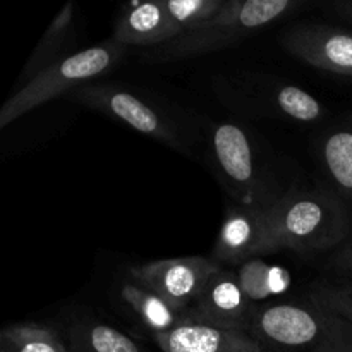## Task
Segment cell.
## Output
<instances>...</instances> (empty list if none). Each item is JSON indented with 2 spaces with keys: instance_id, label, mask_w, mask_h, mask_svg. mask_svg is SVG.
<instances>
[{
  "instance_id": "obj_1",
  "label": "cell",
  "mask_w": 352,
  "mask_h": 352,
  "mask_svg": "<svg viewBox=\"0 0 352 352\" xmlns=\"http://www.w3.org/2000/svg\"><path fill=\"white\" fill-rule=\"evenodd\" d=\"M351 234L349 208L332 189H291L267 210V254L333 253Z\"/></svg>"
},
{
  "instance_id": "obj_2",
  "label": "cell",
  "mask_w": 352,
  "mask_h": 352,
  "mask_svg": "<svg viewBox=\"0 0 352 352\" xmlns=\"http://www.w3.org/2000/svg\"><path fill=\"white\" fill-rule=\"evenodd\" d=\"M251 336L265 352H352V325L308 298L260 306Z\"/></svg>"
},
{
  "instance_id": "obj_3",
  "label": "cell",
  "mask_w": 352,
  "mask_h": 352,
  "mask_svg": "<svg viewBox=\"0 0 352 352\" xmlns=\"http://www.w3.org/2000/svg\"><path fill=\"white\" fill-rule=\"evenodd\" d=\"M301 7H305V2L298 0H227L208 21L170 43L151 48L143 58L148 62H175L199 57L241 43L256 31Z\"/></svg>"
},
{
  "instance_id": "obj_4",
  "label": "cell",
  "mask_w": 352,
  "mask_h": 352,
  "mask_svg": "<svg viewBox=\"0 0 352 352\" xmlns=\"http://www.w3.org/2000/svg\"><path fill=\"white\" fill-rule=\"evenodd\" d=\"M126 52V45L110 38L95 47L64 55L9 96L0 110V129H6L24 113L50 100L71 95L81 86L95 82L100 76L112 71L122 60Z\"/></svg>"
},
{
  "instance_id": "obj_5",
  "label": "cell",
  "mask_w": 352,
  "mask_h": 352,
  "mask_svg": "<svg viewBox=\"0 0 352 352\" xmlns=\"http://www.w3.org/2000/svg\"><path fill=\"white\" fill-rule=\"evenodd\" d=\"M212 155L236 205L267 210L284 195L272 188L270 179L258 162L251 136L239 124L222 122L213 127Z\"/></svg>"
},
{
  "instance_id": "obj_6",
  "label": "cell",
  "mask_w": 352,
  "mask_h": 352,
  "mask_svg": "<svg viewBox=\"0 0 352 352\" xmlns=\"http://www.w3.org/2000/svg\"><path fill=\"white\" fill-rule=\"evenodd\" d=\"M71 100L113 117L131 129L160 141L172 150L181 153H186L188 150L177 124L167 113L124 86L112 82H89L72 91Z\"/></svg>"
},
{
  "instance_id": "obj_7",
  "label": "cell",
  "mask_w": 352,
  "mask_h": 352,
  "mask_svg": "<svg viewBox=\"0 0 352 352\" xmlns=\"http://www.w3.org/2000/svg\"><path fill=\"white\" fill-rule=\"evenodd\" d=\"M220 268L223 267L215 263L212 258L181 256L131 267L129 275L131 280L157 294L172 309L184 316L206 282Z\"/></svg>"
},
{
  "instance_id": "obj_8",
  "label": "cell",
  "mask_w": 352,
  "mask_h": 352,
  "mask_svg": "<svg viewBox=\"0 0 352 352\" xmlns=\"http://www.w3.org/2000/svg\"><path fill=\"white\" fill-rule=\"evenodd\" d=\"M258 309L260 305L244 294L237 272L220 268L184 313V320L250 333Z\"/></svg>"
},
{
  "instance_id": "obj_9",
  "label": "cell",
  "mask_w": 352,
  "mask_h": 352,
  "mask_svg": "<svg viewBox=\"0 0 352 352\" xmlns=\"http://www.w3.org/2000/svg\"><path fill=\"white\" fill-rule=\"evenodd\" d=\"M280 41L299 60L325 72L352 78V30L301 23L285 30Z\"/></svg>"
},
{
  "instance_id": "obj_10",
  "label": "cell",
  "mask_w": 352,
  "mask_h": 352,
  "mask_svg": "<svg viewBox=\"0 0 352 352\" xmlns=\"http://www.w3.org/2000/svg\"><path fill=\"white\" fill-rule=\"evenodd\" d=\"M267 210L229 206L213 246L212 260L220 267L239 268L251 258L267 254Z\"/></svg>"
},
{
  "instance_id": "obj_11",
  "label": "cell",
  "mask_w": 352,
  "mask_h": 352,
  "mask_svg": "<svg viewBox=\"0 0 352 352\" xmlns=\"http://www.w3.org/2000/svg\"><path fill=\"white\" fill-rule=\"evenodd\" d=\"M184 34L165 7V0L133 2L120 12L113 28V40L131 47L158 48Z\"/></svg>"
},
{
  "instance_id": "obj_12",
  "label": "cell",
  "mask_w": 352,
  "mask_h": 352,
  "mask_svg": "<svg viewBox=\"0 0 352 352\" xmlns=\"http://www.w3.org/2000/svg\"><path fill=\"white\" fill-rule=\"evenodd\" d=\"M155 342L162 352H265L251 333L182 320Z\"/></svg>"
},
{
  "instance_id": "obj_13",
  "label": "cell",
  "mask_w": 352,
  "mask_h": 352,
  "mask_svg": "<svg viewBox=\"0 0 352 352\" xmlns=\"http://www.w3.org/2000/svg\"><path fill=\"white\" fill-rule=\"evenodd\" d=\"M318 155L332 191L352 201V122L327 131L320 141Z\"/></svg>"
},
{
  "instance_id": "obj_14",
  "label": "cell",
  "mask_w": 352,
  "mask_h": 352,
  "mask_svg": "<svg viewBox=\"0 0 352 352\" xmlns=\"http://www.w3.org/2000/svg\"><path fill=\"white\" fill-rule=\"evenodd\" d=\"M71 352H146L116 327L96 320H79L67 330Z\"/></svg>"
},
{
  "instance_id": "obj_15",
  "label": "cell",
  "mask_w": 352,
  "mask_h": 352,
  "mask_svg": "<svg viewBox=\"0 0 352 352\" xmlns=\"http://www.w3.org/2000/svg\"><path fill=\"white\" fill-rule=\"evenodd\" d=\"M120 296L124 302L133 309L134 315L143 322L153 339L168 333L184 320V316L172 309L164 299L133 280L122 284Z\"/></svg>"
},
{
  "instance_id": "obj_16",
  "label": "cell",
  "mask_w": 352,
  "mask_h": 352,
  "mask_svg": "<svg viewBox=\"0 0 352 352\" xmlns=\"http://www.w3.org/2000/svg\"><path fill=\"white\" fill-rule=\"evenodd\" d=\"M72 40H74V3L69 2L54 17L50 26L41 36L38 47L34 48L31 58L28 60L23 72L26 81L33 79L38 72L62 58V52L71 47Z\"/></svg>"
},
{
  "instance_id": "obj_17",
  "label": "cell",
  "mask_w": 352,
  "mask_h": 352,
  "mask_svg": "<svg viewBox=\"0 0 352 352\" xmlns=\"http://www.w3.org/2000/svg\"><path fill=\"white\" fill-rule=\"evenodd\" d=\"M237 278L244 294L256 305L287 292L292 282L291 272L267 263L261 258H251L241 265Z\"/></svg>"
},
{
  "instance_id": "obj_18",
  "label": "cell",
  "mask_w": 352,
  "mask_h": 352,
  "mask_svg": "<svg viewBox=\"0 0 352 352\" xmlns=\"http://www.w3.org/2000/svg\"><path fill=\"white\" fill-rule=\"evenodd\" d=\"M0 352H71L52 327L23 322L0 332Z\"/></svg>"
},
{
  "instance_id": "obj_19",
  "label": "cell",
  "mask_w": 352,
  "mask_h": 352,
  "mask_svg": "<svg viewBox=\"0 0 352 352\" xmlns=\"http://www.w3.org/2000/svg\"><path fill=\"white\" fill-rule=\"evenodd\" d=\"M275 112L298 122H316L325 116V107L316 96L294 85L278 86L270 93Z\"/></svg>"
},
{
  "instance_id": "obj_20",
  "label": "cell",
  "mask_w": 352,
  "mask_h": 352,
  "mask_svg": "<svg viewBox=\"0 0 352 352\" xmlns=\"http://www.w3.org/2000/svg\"><path fill=\"white\" fill-rule=\"evenodd\" d=\"M227 0H165L168 14L184 33L215 16Z\"/></svg>"
},
{
  "instance_id": "obj_21",
  "label": "cell",
  "mask_w": 352,
  "mask_h": 352,
  "mask_svg": "<svg viewBox=\"0 0 352 352\" xmlns=\"http://www.w3.org/2000/svg\"><path fill=\"white\" fill-rule=\"evenodd\" d=\"M308 298L336 311L352 325V280H320L311 285Z\"/></svg>"
},
{
  "instance_id": "obj_22",
  "label": "cell",
  "mask_w": 352,
  "mask_h": 352,
  "mask_svg": "<svg viewBox=\"0 0 352 352\" xmlns=\"http://www.w3.org/2000/svg\"><path fill=\"white\" fill-rule=\"evenodd\" d=\"M327 267L339 278L352 280V241L337 248L327 260Z\"/></svg>"
},
{
  "instance_id": "obj_23",
  "label": "cell",
  "mask_w": 352,
  "mask_h": 352,
  "mask_svg": "<svg viewBox=\"0 0 352 352\" xmlns=\"http://www.w3.org/2000/svg\"><path fill=\"white\" fill-rule=\"evenodd\" d=\"M333 9L339 14L342 19H347L352 23V0H340V2L333 3Z\"/></svg>"
}]
</instances>
